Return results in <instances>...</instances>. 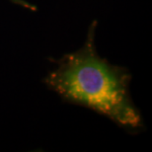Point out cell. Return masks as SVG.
I'll list each match as a JSON object with an SVG mask.
<instances>
[{"mask_svg": "<svg viewBox=\"0 0 152 152\" xmlns=\"http://www.w3.org/2000/svg\"><path fill=\"white\" fill-rule=\"evenodd\" d=\"M96 26V21L91 23L81 48L53 60L56 67L42 82L64 102L96 112L129 132H139L144 123L130 96L132 74L98 54Z\"/></svg>", "mask_w": 152, "mask_h": 152, "instance_id": "obj_1", "label": "cell"}, {"mask_svg": "<svg viewBox=\"0 0 152 152\" xmlns=\"http://www.w3.org/2000/svg\"><path fill=\"white\" fill-rule=\"evenodd\" d=\"M9 1H11L12 3H14V4L22 6L23 8L29 9V10H32V11H37L38 10L35 5L31 4V3H29L28 1H26V0H9Z\"/></svg>", "mask_w": 152, "mask_h": 152, "instance_id": "obj_2", "label": "cell"}]
</instances>
